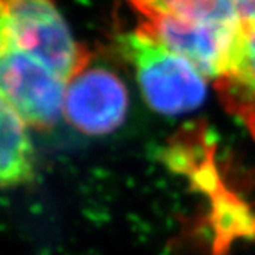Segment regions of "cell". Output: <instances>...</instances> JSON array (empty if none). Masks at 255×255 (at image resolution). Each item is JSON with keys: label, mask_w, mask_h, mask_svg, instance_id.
<instances>
[{"label": "cell", "mask_w": 255, "mask_h": 255, "mask_svg": "<svg viewBox=\"0 0 255 255\" xmlns=\"http://www.w3.org/2000/svg\"><path fill=\"white\" fill-rule=\"evenodd\" d=\"M0 35L65 82L89 65V51L74 39L56 0H0Z\"/></svg>", "instance_id": "1"}, {"label": "cell", "mask_w": 255, "mask_h": 255, "mask_svg": "<svg viewBox=\"0 0 255 255\" xmlns=\"http://www.w3.org/2000/svg\"><path fill=\"white\" fill-rule=\"evenodd\" d=\"M120 49L134 66L143 97L154 111L178 116L203 103L208 79L169 48L135 29L120 39Z\"/></svg>", "instance_id": "2"}, {"label": "cell", "mask_w": 255, "mask_h": 255, "mask_svg": "<svg viewBox=\"0 0 255 255\" xmlns=\"http://www.w3.org/2000/svg\"><path fill=\"white\" fill-rule=\"evenodd\" d=\"M68 82L0 35V94L35 129H49L63 116Z\"/></svg>", "instance_id": "3"}, {"label": "cell", "mask_w": 255, "mask_h": 255, "mask_svg": "<svg viewBox=\"0 0 255 255\" xmlns=\"http://www.w3.org/2000/svg\"><path fill=\"white\" fill-rule=\"evenodd\" d=\"M128 105V89L116 72L88 65L66 85L63 116L83 134L105 135L125 122Z\"/></svg>", "instance_id": "4"}, {"label": "cell", "mask_w": 255, "mask_h": 255, "mask_svg": "<svg viewBox=\"0 0 255 255\" xmlns=\"http://www.w3.org/2000/svg\"><path fill=\"white\" fill-rule=\"evenodd\" d=\"M140 20L165 17L239 34L255 20V0H128Z\"/></svg>", "instance_id": "5"}, {"label": "cell", "mask_w": 255, "mask_h": 255, "mask_svg": "<svg viewBox=\"0 0 255 255\" xmlns=\"http://www.w3.org/2000/svg\"><path fill=\"white\" fill-rule=\"evenodd\" d=\"M215 88L226 111L255 140V20L240 29Z\"/></svg>", "instance_id": "6"}, {"label": "cell", "mask_w": 255, "mask_h": 255, "mask_svg": "<svg viewBox=\"0 0 255 255\" xmlns=\"http://www.w3.org/2000/svg\"><path fill=\"white\" fill-rule=\"evenodd\" d=\"M34 177V151L26 122L0 94V188L25 185Z\"/></svg>", "instance_id": "7"}]
</instances>
